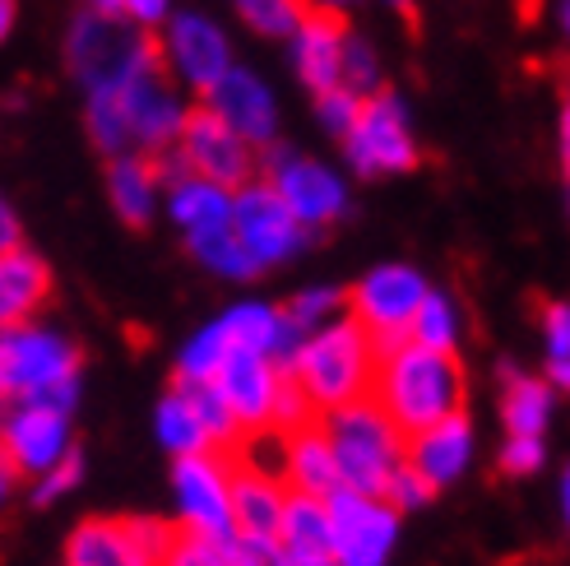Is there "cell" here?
Masks as SVG:
<instances>
[{
	"mask_svg": "<svg viewBox=\"0 0 570 566\" xmlns=\"http://www.w3.org/2000/svg\"><path fill=\"white\" fill-rule=\"evenodd\" d=\"M501 413H505L510 437H543L548 418H552V390H548V381L524 377V372H515V367H505Z\"/></svg>",
	"mask_w": 570,
	"mask_h": 566,
	"instance_id": "28",
	"label": "cell"
},
{
	"mask_svg": "<svg viewBox=\"0 0 570 566\" xmlns=\"http://www.w3.org/2000/svg\"><path fill=\"white\" fill-rule=\"evenodd\" d=\"M177 149H181V158L190 163L195 177L218 182V186H227V191L250 186L255 145H250V139H242L233 126L218 117L214 107H195V111H190Z\"/></svg>",
	"mask_w": 570,
	"mask_h": 566,
	"instance_id": "11",
	"label": "cell"
},
{
	"mask_svg": "<svg viewBox=\"0 0 570 566\" xmlns=\"http://www.w3.org/2000/svg\"><path fill=\"white\" fill-rule=\"evenodd\" d=\"M561 158H566V173H570V98L561 107Z\"/></svg>",
	"mask_w": 570,
	"mask_h": 566,
	"instance_id": "45",
	"label": "cell"
},
{
	"mask_svg": "<svg viewBox=\"0 0 570 566\" xmlns=\"http://www.w3.org/2000/svg\"><path fill=\"white\" fill-rule=\"evenodd\" d=\"M233 233L242 237V246L255 256V265H283L288 256L306 246V228L302 218L288 209V201L274 191V182H250L237 191L233 205Z\"/></svg>",
	"mask_w": 570,
	"mask_h": 566,
	"instance_id": "8",
	"label": "cell"
},
{
	"mask_svg": "<svg viewBox=\"0 0 570 566\" xmlns=\"http://www.w3.org/2000/svg\"><path fill=\"white\" fill-rule=\"evenodd\" d=\"M376 372H381L376 339L357 316H338L325 330H316L302 344L297 362L288 367V377L302 381V390L321 409V418L334 409H348L357 400H372Z\"/></svg>",
	"mask_w": 570,
	"mask_h": 566,
	"instance_id": "2",
	"label": "cell"
},
{
	"mask_svg": "<svg viewBox=\"0 0 570 566\" xmlns=\"http://www.w3.org/2000/svg\"><path fill=\"white\" fill-rule=\"evenodd\" d=\"M121 19H130L139 28H154L167 19V0H121Z\"/></svg>",
	"mask_w": 570,
	"mask_h": 566,
	"instance_id": "43",
	"label": "cell"
},
{
	"mask_svg": "<svg viewBox=\"0 0 570 566\" xmlns=\"http://www.w3.org/2000/svg\"><path fill=\"white\" fill-rule=\"evenodd\" d=\"M390 6H399V10H404V0H390Z\"/></svg>",
	"mask_w": 570,
	"mask_h": 566,
	"instance_id": "52",
	"label": "cell"
},
{
	"mask_svg": "<svg viewBox=\"0 0 570 566\" xmlns=\"http://www.w3.org/2000/svg\"><path fill=\"white\" fill-rule=\"evenodd\" d=\"M237 6H242V10H246V6H250V0H237Z\"/></svg>",
	"mask_w": 570,
	"mask_h": 566,
	"instance_id": "53",
	"label": "cell"
},
{
	"mask_svg": "<svg viewBox=\"0 0 570 566\" xmlns=\"http://www.w3.org/2000/svg\"><path fill=\"white\" fill-rule=\"evenodd\" d=\"M344 89H353L357 98H376L381 94V61H376V51L366 47L362 38H348V51H344Z\"/></svg>",
	"mask_w": 570,
	"mask_h": 566,
	"instance_id": "36",
	"label": "cell"
},
{
	"mask_svg": "<svg viewBox=\"0 0 570 566\" xmlns=\"http://www.w3.org/2000/svg\"><path fill=\"white\" fill-rule=\"evenodd\" d=\"M561 511H566V525H570V469L561 478Z\"/></svg>",
	"mask_w": 570,
	"mask_h": 566,
	"instance_id": "49",
	"label": "cell"
},
{
	"mask_svg": "<svg viewBox=\"0 0 570 566\" xmlns=\"http://www.w3.org/2000/svg\"><path fill=\"white\" fill-rule=\"evenodd\" d=\"M454 339H460V316H454V302L445 293H432L422 302L417 321H413V344L436 349V353H454Z\"/></svg>",
	"mask_w": 570,
	"mask_h": 566,
	"instance_id": "33",
	"label": "cell"
},
{
	"mask_svg": "<svg viewBox=\"0 0 570 566\" xmlns=\"http://www.w3.org/2000/svg\"><path fill=\"white\" fill-rule=\"evenodd\" d=\"M362 107H366V98H357L353 89H330V94L316 98L321 126H325L330 135H338V139H348V135H353V126H357V117H362Z\"/></svg>",
	"mask_w": 570,
	"mask_h": 566,
	"instance_id": "37",
	"label": "cell"
},
{
	"mask_svg": "<svg viewBox=\"0 0 570 566\" xmlns=\"http://www.w3.org/2000/svg\"><path fill=\"white\" fill-rule=\"evenodd\" d=\"M306 6H311V10H330V14H338L344 6H353V0H306Z\"/></svg>",
	"mask_w": 570,
	"mask_h": 566,
	"instance_id": "48",
	"label": "cell"
},
{
	"mask_svg": "<svg viewBox=\"0 0 570 566\" xmlns=\"http://www.w3.org/2000/svg\"><path fill=\"white\" fill-rule=\"evenodd\" d=\"M107 191H111V205L117 214L130 223V228H145L154 218V205H158V167L149 158H111L107 167Z\"/></svg>",
	"mask_w": 570,
	"mask_h": 566,
	"instance_id": "26",
	"label": "cell"
},
{
	"mask_svg": "<svg viewBox=\"0 0 570 566\" xmlns=\"http://www.w3.org/2000/svg\"><path fill=\"white\" fill-rule=\"evenodd\" d=\"M0 246L6 251H19V223L10 209H0Z\"/></svg>",
	"mask_w": 570,
	"mask_h": 566,
	"instance_id": "44",
	"label": "cell"
},
{
	"mask_svg": "<svg viewBox=\"0 0 570 566\" xmlns=\"http://www.w3.org/2000/svg\"><path fill=\"white\" fill-rule=\"evenodd\" d=\"M552 381L561 390H570V358H552Z\"/></svg>",
	"mask_w": 570,
	"mask_h": 566,
	"instance_id": "46",
	"label": "cell"
},
{
	"mask_svg": "<svg viewBox=\"0 0 570 566\" xmlns=\"http://www.w3.org/2000/svg\"><path fill=\"white\" fill-rule=\"evenodd\" d=\"M66 566H158L135 520H89L70 534Z\"/></svg>",
	"mask_w": 570,
	"mask_h": 566,
	"instance_id": "21",
	"label": "cell"
},
{
	"mask_svg": "<svg viewBox=\"0 0 570 566\" xmlns=\"http://www.w3.org/2000/svg\"><path fill=\"white\" fill-rule=\"evenodd\" d=\"M376 404L394 418L404 437H417L436 422L464 413V372L454 353H436L422 344H399L381 358L376 372Z\"/></svg>",
	"mask_w": 570,
	"mask_h": 566,
	"instance_id": "1",
	"label": "cell"
},
{
	"mask_svg": "<svg viewBox=\"0 0 570 566\" xmlns=\"http://www.w3.org/2000/svg\"><path fill=\"white\" fill-rule=\"evenodd\" d=\"M233 334L237 349H255V353H269L278 349V334H283V311L265 306V302H237L233 311H223L218 316Z\"/></svg>",
	"mask_w": 570,
	"mask_h": 566,
	"instance_id": "32",
	"label": "cell"
},
{
	"mask_svg": "<svg viewBox=\"0 0 570 566\" xmlns=\"http://www.w3.org/2000/svg\"><path fill=\"white\" fill-rule=\"evenodd\" d=\"M70 66L83 79V89H117L149 70H163V47L145 38V28L130 19H111L98 10H83L70 23Z\"/></svg>",
	"mask_w": 570,
	"mask_h": 566,
	"instance_id": "5",
	"label": "cell"
},
{
	"mask_svg": "<svg viewBox=\"0 0 570 566\" xmlns=\"http://www.w3.org/2000/svg\"><path fill=\"white\" fill-rule=\"evenodd\" d=\"M432 297V289H426V279L409 265H381L366 274L357 289H353V316L372 330L376 339V353H394L399 344H409L413 339V321L422 302Z\"/></svg>",
	"mask_w": 570,
	"mask_h": 566,
	"instance_id": "6",
	"label": "cell"
},
{
	"mask_svg": "<svg viewBox=\"0 0 570 566\" xmlns=\"http://www.w3.org/2000/svg\"><path fill=\"white\" fill-rule=\"evenodd\" d=\"M14 23V0H0V28Z\"/></svg>",
	"mask_w": 570,
	"mask_h": 566,
	"instance_id": "50",
	"label": "cell"
},
{
	"mask_svg": "<svg viewBox=\"0 0 570 566\" xmlns=\"http://www.w3.org/2000/svg\"><path fill=\"white\" fill-rule=\"evenodd\" d=\"M242 14L255 33H265V38H297V28L306 23L311 6L306 0H250Z\"/></svg>",
	"mask_w": 570,
	"mask_h": 566,
	"instance_id": "35",
	"label": "cell"
},
{
	"mask_svg": "<svg viewBox=\"0 0 570 566\" xmlns=\"http://www.w3.org/2000/svg\"><path fill=\"white\" fill-rule=\"evenodd\" d=\"M283 484L306 497H334L344 492V469H338L334 441L325 422H311L302 432H288V456H283Z\"/></svg>",
	"mask_w": 570,
	"mask_h": 566,
	"instance_id": "20",
	"label": "cell"
},
{
	"mask_svg": "<svg viewBox=\"0 0 570 566\" xmlns=\"http://www.w3.org/2000/svg\"><path fill=\"white\" fill-rule=\"evenodd\" d=\"M543 437H510L505 450H501V469L505 474H533V469H543Z\"/></svg>",
	"mask_w": 570,
	"mask_h": 566,
	"instance_id": "40",
	"label": "cell"
},
{
	"mask_svg": "<svg viewBox=\"0 0 570 566\" xmlns=\"http://www.w3.org/2000/svg\"><path fill=\"white\" fill-rule=\"evenodd\" d=\"M233 205L237 195L218 186V182H205V177H186L173 186V201H167V209H173V218L190 233H209V228H233Z\"/></svg>",
	"mask_w": 570,
	"mask_h": 566,
	"instance_id": "24",
	"label": "cell"
},
{
	"mask_svg": "<svg viewBox=\"0 0 570 566\" xmlns=\"http://www.w3.org/2000/svg\"><path fill=\"white\" fill-rule=\"evenodd\" d=\"M543 339L552 358H570V302H552L543 311Z\"/></svg>",
	"mask_w": 570,
	"mask_h": 566,
	"instance_id": "42",
	"label": "cell"
},
{
	"mask_svg": "<svg viewBox=\"0 0 570 566\" xmlns=\"http://www.w3.org/2000/svg\"><path fill=\"white\" fill-rule=\"evenodd\" d=\"M269 182L283 201H288V209L302 218V228H325V223H334L348 205L344 182H338L325 163H311V158H293Z\"/></svg>",
	"mask_w": 570,
	"mask_h": 566,
	"instance_id": "18",
	"label": "cell"
},
{
	"mask_svg": "<svg viewBox=\"0 0 570 566\" xmlns=\"http://www.w3.org/2000/svg\"><path fill=\"white\" fill-rule=\"evenodd\" d=\"M278 544L288 548V557H334V516L325 497L293 492L288 511H283V534Z\"/></svg>",
	"mask_w": 570,
	"mask_h": 566,
	"instance_id": "25",
	"label": "cell"
},
{
	"mask_svg": "<svg viewBox=\"0 0 570 566\" xmlns=\"http://www.w3.org/2000/svg\"><path fill=\"white\" fill-rule=\"evenodd\" d=\"M338 306H344V293H338V289H311V293L293 297L283 311H288V316H293L302 330L316 334V330H325V325H330V316H334Z\"/></svg>",
	"mask_w": 570,
	"mask_h": 566,
	"instance_id": "38",
	"label": "cell"
},
{
	"mask_svg": "<svg viewBox=\"0 0 570 566\" xmlns=\"http://www.w3.org/2000/svg\"><path fill=\"white\" fill-rule=\"evenodd\" d=\"M158 566H237V544H223V539H209V534H195V529H177L173 548Z\"/></svg>",
	"mask_w": 570,
	"mask_h": 566,
	"instance_id": "34",
	"label": "cell"
},
{
	"mask_svg": "<svg viewBox=\"0 0 570 566\" xmlns=\"http://www.w3.org/2000/svg\"><path fill=\"white\" fill-rule=\"evenodd\" d=\"M344 51H348L344 19L330 14V10H311L306 23L297 28V38H293L297 79L316 98L330 94V89H344Z\"/></svg>",
	"mask_w": 570,
	"mask_h": 566,
	"instance_id": "16",
	"label": "cell"
},
{
	"mask_svg": "<svg viewBox=\"0 0 570 566\" xmlns=\"http://www.w3.org/2000/svg\"><path fill=\"white\" fill-rule=\"evenodd\" d=\"M233 474H237V460L223 456V450L177 460L173 488H177V511L186 529L209 534V539H223V544L242 539L237 511H233Z\"/></svg>",
	"mask_w": 570,
	"mask_h": 566,
	"instance_id": "7",
	"label": "cell"
},
{
	"mask_svg": "<svg viewBox=\"0 0 570 566\" xmlns=\"http://www.w3.org/2000/svg\"><path fill=\"white\" fill-rule=\"evenodd\" d=\"M158 441L173 450L177 460L209 456V450H218L214 437H209V428H205V418H199V409L190 404V394L181 386L158 404Z\"/></svg>",
	"mask_w": 570,
	"mask_h": 566,
	"instance_id": "27",
	"label": "cell"
},
{
	"mask_svg": "<svg viewBox=\"0 0 570 566\" xmlns=\"http://www.w3.org/2000/svg\"><path fill=\"white\" fill-rule=\"evenodd\" d=\"M334 562L338 566H385L399 539V511L385 497H362L353 488L330 497Z\"/></svg>",
	"mask_w": 570,
	"mask_h": 566,
	"instance_id": "10",
	"label": "cell"
},
{
	"mask_svg": "<svg viewBox=\"0 0 570 566\" xmlns=\"http://www.w3.org/2000/svg\"><path fill=\"white\" fill-rule=\"evenodd\" d=\"M334 441L338 469H344V488L362 497H385L390 478L409 460V437L394 428V418L372 400H357L348 409H334L321 418Z\"/></svg>",
	"mask_w": 570,
	"mask_h": 566,
	"instance_id": "3",
	"label": "cell"
},
{
	"mask_svg": "<svg viewBox=\"0 0 570 566\" xmlns=\"http://www.w3.org/2000/svg\"><path fill=\"white\" fill-rule=\"evenodd\" d=\"M47 289H51V274L38 256L6 251V261H0V321H6V330L28 325V316L42 306Z\"/></svg>",
	"mask_w": 570,
	"mask_h": 566,
	"instance_id": "23",
	"label": "cell"
},
{
	"mask_svg": "<svg viewBox=\"0 0 570 566\" xmlns=\"http://www.w3.org/2000/svg\"><path fill=\"white\" fill-rule=\"evenodd\" d=\"M205 98H209L205 107H214L218 117L233 126L242 139H250L255 149H269L274 145V121H278L274 117V94L250 70L233 66V70H227V79L218 84L214 94H205Z\"/></svg>",
	"mask_w": 570,
	"mask_h": 566,
	"instance_id": "17",
	"label": "cell"
},
{
	"mask_svg": "<svg viewBox=\"0 0 570 566\" xmlns=\"http://www.w3.org/2000/svg\"><path fill=\"white\" fill-rule=\"evenodd\" d=\"M190 256L214 270L218 279H255L261 274V265H255V256L242 246V237L233 228H209V233H190Z\"/></svg>",
	"mask_w": 570,
	"mask_h": 566,
	"instance_id": "30",
	"label": "cell"
},
{
	"mask_svg": "<svg viewBox=\"0 0 570 566\" xmlns=\"http://www.w3.org/2000/svg\"><path fill=\"white\" fill-rule=\"evenodd\" d=\"M233 334H227L223 321L205 325L190 344L181 349L177 358V386H205V381H218V372L227 367V358H233Z\"/></svg>",
	"mask_w": 570,
	"mask_h": 566,
	"instance_id": "29",
	"label": "cell"
},
{
	"mask_svg": "<svg viewBox=\"0 0 570 566\" xmlns=\"http://www.w3.org/2000/svg\"><path fill=\"white\" fill-rule=\"evenodd\" d=\"M561 19H566V33H570V0H566V14Z\"/></svg>",
	"mask_w": 570,
	"mask_h": 566,
	"instance_id": "51",
	"label": "cell"
},
{
	"mask_svg": "<svg viewBox=\"0 0 570 566\" xmlns=\"http://www.w3.org/2000/svg\"><path fill=\"white\" fill-rule=\"evenodd\" d=\"M126 94V111H130V135L139 149L149 154H167L173 145H181V130L190 111L177 103V94L163 84V70H149L130 84H121Z\"/></svg>",
	"mask_w": 570,
	"mask_h": 566,
	"instance_id": "15",
	"label": "cell"
},
{
	"mask_svg": "<svg viewBox=\"0 0 570 566\" xmlns=\"http://www.w3.org/2000/svg\"><path fill=\"white\" fill-rule=\"evenodd\" d=\"M70 456V413L47 404H19L6 418V469L47 478Z\"/></svg>",
	"mask_w": 570,
	"mask_h": 566,
	"instance_id": "14",
	"label": "cell"
},
{
	"mask_svg": "<svg viewBox=\"0 0 570 566\" xmlns=\"http://www.w3.org/2000/svg\"><path fill=\"white\" fill-rule=\"evenodd\" d=\"M89 6H94L98 14H111V19H121V0H89Z\"/></svg>",
	"mask_w": 570,
	"mask_h": 566,
	"instance_id": "47",
	"label": "cell"
},
{
	"mask_svg": "<svg viewBox=\"0 0 570 566\" xmlns=\"http://www.w3.org/2000/svg\"><path fill=\"white\" fill-rule=\"evenodd\" d=\"M0 386L19 404L70 413L79 400V353L51 330L14 325L0 339Z\"/></svg>",
	"mask_w": 570,
	"mask_h": 566,
	"instance_id": "4",
	"label": "cell"
},
{
	"mask_svg": "<svg viewBox=\"0 0 570 566\" xmlns=\"http://www.w3.org/2000/svg\"><path fill=\"white\" fill-rule=\"evenodd\" d=\"M163 56H167V66L181 75V84H190L199 94H214L227 79V70H233L223 28L205 14H173L167 38H163Z\"/></svg>",
	"mask_w": 570,
	"mask_h": 566,
	"instance_id": "13",
	"label": "cell"
},
{
	"mask_svg": "<svg viewBox=\"0 0 570 566\" xmlns=\"http://www.w3.org/2000/svg\"><path fill=\"white\" fill-rule=\"evenodd\" d=\"M469 460H473V428H469L464 413H454V418L436 422V428L409 437V465L422 478H432L436 488L454 484V478L469 469Z\"/></svg>",
	"mask_w": 570,
	"mask_h": 566,
	"instance_id": "22",
	"label": "cell"
},
{
	"mask_svg": "<svg viewBox=\"0 0 570 566\" xmlns=\"http://www.w3.org/2000/svg\"><path fill=\"white\" fill-rule=\"evenodd\" d=\"M283 381L288 372L269 358V353H255V349H233L227 367L218 372V390L227 409L237 413L242 432L255 437V432H269L274 428V413H278V394H283Z\"/></svg>",
	"mask_w": 570,
	"mask_h": 566,
	"instance_id": "12",
	"label": "cell"
},
{
	"mask_svg": "<svg viewBox=\"0 0 570 566\" xmlns=\"http://www.w3.org/2000/svg\"><path fill=\"white\" fill-rule=\"evenodd\" d=\"M288 497H293V488L283 484V478H274L265 469L237 460V474H233V511H237V534H242V539H274L278 544Z\"/></svg>",
	"mask_w": 570,
	"mask_h": 566,
	"instance_id": "19",
	"label": "cell"
},
{
	"mask_svg": "<svg viewBox=\"0 0 570 566\" xmlns=\"http://www.w3.org/2000/svg\"><path fill=\"white\" fill-rule=\"evenodd\" d=\"M432 497H436V484H432V478H422L409 460L399 465V474L390 478V492H385V501L394 506L399 516H404V511H417V506H426Z\"/></svg>",
	"mask_w": 570,
	"mask_h": 566,
	"instance_id": "39",
	"label": "cell"
},
{
	"mask_svg": "<svg viewBox=\"0 0 570 566\" xmlns=\"http://www.w3.org/2000/svg\"><path fill=\"white\" fill-rule=\"evenodd\" d=\"M79 474H83V460H79V456H75V450H70V456H66L61 465H56V469H51V474L42 478V484H38L33 501H38V506H47L51 497H66V492H70V488L79 484Z\"/></svg>",
	"mask_w": 570,
	"mask_h": 566,
	"instance_id": "41",
	"label": "cell"
},
{
	"mask_svg": "<svg viewBox=\"0 0 570 566\" xmlns=\"http://www.w3.org/2000/svg\"><path fill=\"white\" fill-rule=\"evenodd\" d=\"M89 135L98 139L102 154H117V158H126V149L135 145L121 84H117V89H94L89 94Z\"/></svg>",
	"mask_w": 570,
	"mask_h": 566,
	"instance_id": "31",
	"label": "cell"
},
{
	"mask_svg": "<svg viewBox=\"0 0 570 566\" xmlns=\"http://www.w3.org/2000/svg\"><path fill=\"white\" fill-rule=\"evenodd\" d=\"M353 173L362 177H385V173H409L417 163V145L409 135V111L394 94L366 98L353 135L344 139Z\"/></svg>",
	"mask_w": 570,
	"mask_h": 566,
	"instance_id": "9",
	"label": "cell"
}]
</instances>
